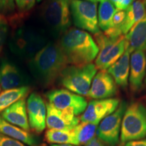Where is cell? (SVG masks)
I'll use <instances>...</instances> for the list:
<instances>
[{"instance_id":"1","label":"cell","mask_w":146,"mask_h":146,"mask_svg":"<svg viewBox=\"0 0 146 146\" xmlns=\"http://www.w3.org/2000/svg\"><path fill=\"white\" fill-rule=\"evenodd\" d=\"M68 64L60 44L49 43L31 58L29 68L38 81L49 85L60 78Z\"/></svg>"},{"instance_id":"2","label":"cell","mask_w":146,"mask_h":146,"mask_svg":"<svg viewBox=\"0 0 146 146\" xmlns=\"http://www.w3.org/2000/svg\"><path fill=\"white\" fill-rule=\"evenodd\" d=\"M60 45L68 64L74 66L91 64L100 52L90 34L75 28L69 29L63 35Z\"/></svg>"},{"instance_id":"3","label":"cell","mask_w":146,"mask_h":146,"mask_svg":"<svg viewBox=\"0 0 146 146\" xmlns=\"http://www.w3.org/2000/svg\"><path fill=\"white\" fill-rule=\"evenodd\" d=\"M42 14L51 33L63 35L71 25L70 0H47Z\"/></svg>"},{"instance_id":"4","label":"cell","mask_w":146,"mask_h":146,"mask_svg":"<svg viewBox=\"0 0 146 146\" xmlns=\"http://www.w3.org/2000/svg\"><path fill=\"white\" fill-rule=\"evenodd\" d=\"M96 73L97 68L94 64L69 66L60 75V82L64 87L74 94L87 96Z\"/></svg>"},{"instance_id":"5","label":"cell","mask_w":146,"mask_h":146,"mask_svg":"<svg viewBox=\"0 0 146 146\" xmlns=\"http://www.w3.org/2000/svg\"><path fill=\"white\" fill-rule=\"evenodd\" d=\"M146 137V108L135 102L127 108L120 129L123 143Z\"/></svg>"},{"instance_id":"6","label":"cell","mask_w":146,"mask_h":146,"mask_svg":"<svg viewBox=\"0 0 146 146\" xmlns=\"http://www.w3.org/2000/svg\"><path fill=\"white\" fill-rule=\"evenodd\" d=\"M97 45L100 52L96 60L97 69L105 70L119 60L129 46L126 36L122 35L116 39H110L104 35H95Z\"/></svg>"},{"instance_id":"7","label":"cell","mask_w":146,"mask_h":146,"mask_svg":"<svg viewBox=\"0 0 146 146\" xmlns=\"http://www.w3.org/2000/svg\"><path fill=\"white\" fill-rule=\"evenodd\" d=\"M46 44L45 38L37 32L28 28H21L12 35L10 48L20 57L32 58Z\"/></svg>"},{"instance_id":"8","label":"cell","mask_w":146,"mask_h":146,"mask_svg":"<svg viewBox=\"0 0 146 146\" xmlns=\"http://www.w3.org/2000/svg\"><path fill=\"white\" fill-rule=\"evenodd\" d=\"M70 12L74 25L95 35L100 33L96 2L86 0H70Z\"/></svg>"},{"instance_id":"9","label":"cell","mask_w":146,"mask_h":146,"mask_svg":"<svg viewBox=\"0 0 146 146\" xmlns=\"http://www.w3.org/2000/svg\"><path fill=\"white\" fill-rule=\"evenodd\" d=\"M127 108V104L122 102L114 112L104 118L98 127V137L108 145L114 146L119 141L122 120Z\"/></svg>"},{"instance_id":"10","label":"cell","mask_w":146,"mask_h":146,"mask_svg":"<svg viewBox=\"0 0 146 146\" xmlns=\"http://www.w3.org/2000/svg\"><path fill=\"white\" fill-rule=\"evenodd\" d=\"M49 103L61 110H68L75 116L85 112L87 106L85 98L67 89H54L46 94Z\"/></svg>"},{"instance_id":"11","label":"cell","mask_w":146,"mask_h":146,"mask_svg":"<svg viewBox=\"0 0 146 146\" xmlns=\"http://www.w3.org/2000/svg\"><path fill=\"white\" fill-rule=\"evenodd\" d=\"M119 105L120 100L117 98L93 100L87 104L81 120L98 125L103 118L114 112Z\"/></svg>"},{"instance_id":"12","label":"cell","mask_w":146,"mask_h":146,"mask_svg":"<svg viewBox=\"0 0 146 146\" xmlns=\"http://www.w3.org/2000/svg\"><path fill=\"white\" fill-rule=\"evenodd\" d=\"M30 128L36 133L43 132L46 127L47 108L44 100L36 93H32L27 102Z\"/></svg>"},{"instance_id":"13","label":"cell","mask_w":146,"mask_h":146,"mask_svg":"<svg viewBox=\"0 0 146 146\" xmlns=\"http://www.w3.org/2000/svg\"><path fill=\"white\" fill-rule=\"evenodd\" d=\"M29 78L16 64L7 60L0 62V87L8 90L27 86Z\"/></svg>"},{"instance_id":"14","label":"cell","mask_w":146,"mask_h":146,"mask_svg":"<svg viewBox=\"0 0 146 146\" xmlns=\"http://www.w3.org/2000/svg\"><path fill=\"white\" fill-rule=\"evenodd\" d=\"M46 108V126L50 129L70 130L79 123V119L70 111L61 110L50 103Z\"/></svg>"},{"instance_id":"15","label":"cell","mask_w":146,"mask_h":146,"mask_svg":"<svg viewBox=\"0 0 146 146\" xmlns=\"http://www.w3.org/2000/svg\"><path fill=\"white\" fill-rule=\"evenodd\" d=\"M117 92V87L112 76L106 70L96 73L87 96L93 99L103 100L114 96Z\"/></svg>"},{"instance_id":"16","label":"cell","mask_w":146,"mask_h":146,"mask_svg":"<svg viewBox=\"0 0 146 146\" xmlns=\"http://www.w3.org/2000/svg\"><path fill=\"white\" fill-rule=\"evenodd\" d=\"M1 116L8 123L23 130L27 131L30 130L25 98L18 100L5 109L1 112Z\"/></svg>"},{"instance_id":"17","label":"cell","mask_w":146,"mask_h":146,"mask_svg":"<svg viewBox=\"0 0 146 146\" xmlns=\"http://www.w3.org/2000/svg\"><path fill=\"white\" fill-rule=\"evenodd\" d=\"M146 71V57L141 50L133 51L131 56L129 84L133 91L139 90L143 85Z\"/></svg>"},{"instance_id":"18","label":"cell","mask_w":146,"mask_h":146,"mask_svg":"<svg viewBox=\"0 0 146 146\" xmlns=\"http://www.w3.org/2000/svg\"><path fill=\"white\" fill-rule=\"evenodd\" d=\"M132 52V50L128 47L119 60L111 66L107 71L114 78L116 85L123 88H126L128 85L130 70V54Z\"/></svg>"},{"instance_id":"19","label":"cell","mask_w":146,"mask_h":146,"mask_svg":"<svg viewBox=\"0 0 146 146\" xmlns=\"http://www.w3.org/2000/svg\"><path fill=\"white\" fill-rule=\"evenodd\" d=\"M0 133L27 144L29 146H36L39 143V139L33 135L29 131L8 123L0 116Z\"/></svg>"},{"instance_id":"20","label":"cell","mask_w":146,"mask_h":146,"mask_svg":"<svg viewBox=\"0 0 146 146\" xmlns=\"http://www.w3.org/2000/svg\"><path fill=\"white\" fill-rule=\"evenodd\" d=\"M125 36L132 52L146 50V15L131 28Z\"/></svg>"},{"instance_id":"21","label":"cell","mask_w":146,"mask_h":146,"mask_svg":"<svg viewBox=\"0 0 146 146\" xmlns=\"http://www.w3.org/2000/svg\"><path fill=\"white\" fill-rule=\"evenodd\" d=\"M126 16L125 21L120 25L123 34H127L131 28L135 24L139 22L146 15V8L143 1L137 0L132 3V5L125 10Z\"/></svg>"},{"instance_id":"22","label":"cell","mask_w":146,"mask_h":146,"mask_svg":"<svg viewBox=\"0 0 146 146\" xmlns=\"http://www.w3.org/2000/svg\"><path fill=\"white\" fill-rule=\"evenodd\" d=\"M45 139L48 143H50L78 145L73 129L70 130L49 129L45 132Z\"/></svg>"},{"instance_id":"23","label":"cell","mask_w":146,"mask_h":146,"mask_svg":"<svg viewBox=\"0 0 146 146\" xmlns=\"http://www.w3.org/2000/svg\"><path fill=\"white\" fill-rule=\"evenodd\" d=\"M30 91L28 86L8 89L0 94V112H2L18 100L25 98Z\"/></svg>"},{"instance_id":"24","label":"cell","mask_w":146,"mask_h":146,"mask_svg":"<svg viewBox=\"0 0 146 146\" xmlns=\"http://www.w3.org/2000/svg\"><path fill=\"white\" fill-rule=\"evenodd\" d=\"M117 11L114 5L109 0L100 2L98 9V25L104 31L110 28L113 16Z\"/></svg>"},{"instance_id":"25","label":"cell","mask_w":146,"mask_h":146,"mask_svg":"<svg viewBox=\"0 0 146 146\" xmlns=\"http://www.w3.org/2000/svg\"><path fill=\"white\" fill-rule=\"evenodd\" d=\"M97 126L92 123L82 122L73 129L78 145H86L94 138L97 131Z\"/></svg>"},{"instance_id":"26","label":"cell","mask_w":146,"mask_h":146,"mask_svg":"<svg viewBox=\"0 0 146 146\" xmlns=\"http://www.w3.org/2000/svg\"><path fill=\"white\" fill-rule=\"evenodd\" d=\"M8 34V25L3 16H0V52L2 50Z\"/></svg>"},{"instance_id":"27","label":"cell","mask_w":146,"mask_h":146,"mask_svg":"<svg viewBox=\"0 0 146 146\" xmlns=\"http://www.w3.org/2000/svg\"><path fill=\"white\" fill-rule=\"evenodd\" d=\"M14 9L15 0H0V12L1 14H10Z\"/></svg>"},{"instance_id":"28","label":"cell","mask_w":146,"mask_h":146,"mask_svg":"<svg viewBox=\"0 0 146 146\" xmlns=\"http://www.w3.org/2000/svg\"><path fill=\"white\" fill-rule=\"evenodd\" d=\"M0 146H25L22 142L0 133Z\"/></svg>"},{"instance_id":"29","label":"cell","mask_w":146,"mask_h":146,"mask_svg":"<svg viewBox=\"0 0 146 146\" xmlns=\"http://www.w3.org/2000/svg\"><path fill=\"white\" fill-rule=\"evenodd\" d=\"M126 16V12L124 10H118L116 11V13L113 16L112 20V25L111 27H120L125 21Z\"/></svg>"},{"instance_id":"30","label":"cell","mask_w":146,"mask_h":146,"mask_svg":"<svg viewBox=\"0 0 146 146\" xmlns=\"http://www.w3.org/2000/svg\"><path fill=\"white\" fill-rule=\"evenodd\" d=\"M135 0H118L116 4L114 5L118 10H127L132 5Z\"/></svg>"},{"instance_id":"31","label":"cell","mask_w":146,"mask_h":146,"mask_svg":"<svg viewBox=\"0 0 146 146\" xmlns=\"http://www.w3.org/2000/svg\"><path fill=\"white\" fill-rule=\"evenodd\" d=\"M125 146H146V139L137 141H128L125 143Z\"/></svg>"},{"instance_id":"32","label":"cell","mask_w":146,"mask_h":146,"mask_svg":"<svg viewBox=\"0 0 146 146\" xmlns=\"http://www.w3.org/2000/svg\"><path fill=\"white\" fill-rule=\"evenodd\" d=\"M85 146H105L104 144L103 143V142L101 139H100L99 138L94 137V139L91 140L90 141L88 142Z\"/></svg>"},{"instance_id":"33","label":"cell","mask_w":146,"mask_h":146,"mask_svg":"<svg viewBox=\"0 0 146 146\" xmlns=\"http://www.w3.org/2000/svg\"><path fill=\"white\" fill-rule=\"evenodd\" d=\"M51 146H74V145H69V144H52Z\"/></svg>"},{"instance_id":"34","label":"cell","mask_w":146,"mask_h":146,"mask_svg":"<svg viewBox=\"0 0 146 146\" xmlns=\"http://www.w3.org/2000/svg\"><path fill=\"white\" fill-rule=\"evenodd\" d=\"M109 1H110V2L112 3L113 5H115L116 4V3H117V1H118V0H109Z\"/></svg>"},{"instance_id":"35","label":"cell","mask_w":146,"mask_h":146,"mask_svg":"<svg viewBox=\"0 0 146 146\" xmlns=\"http://www.w3.org/2000/svg\"><path fill=\"white\" fill-rule=\"evenodd\" d=\"M105 1V0H95V1H100V2H102V1Z\"/></svg>"},{"instance_id":"36","label":"cell","mask_w":146,"mask_h":146,"mask_svg":"<svg viewBox=\"0 0 146 146\" xmlns=\"http://www.w3.org/2000/svg\"><path fill=\"white\" fill-rule=\"evenodd\" d=\"M143 3H144V5H145V8H146V0H144Z\"/></svg>"},{"instance_id":"37","label":"cell","mask_w":146,"mask_h":146,"mask_svg":"<svg viewBox=\"0 0 146 146\" xmlns=\"http://www.w3.org/2000/svg\"><path fill=\"white\" fill-rule=\"evenodd\" d=\"M15 1H16V4H17L18 2H20V1H21V0H15Z\"/></svg>"},{"instance_id":"38","label":"cell","mask_w":146,"mask_h":146,"mask_svg":"<svg viewBox=\"0 0 146 146\" xmlns=\"http://www.w3.org/2000/svg\"><path fill=\"white\" fill-rule=\"evenodd\" d=\"M86 1H93V2H96L95 0H86Z\"/></svg>"},{"instance_id":"39","label":"cell","mask_w":146,"mask_h":146,"mask_svg":"<svg viewBox=\"0 0 146 146\" xmlns=\"http://www.w3.org/2000/svg\"><path fill=\"white\" fill-rule=\"evenodd\" d=\"M41 1H42V0H36V1H37V2H40Z\"/></svg>"},{"instance_id":"40","label":"cell","mask_w":146,"mask_h":146,"mask_svg":"<svg viewBox=\"0 0 146 146\" xmlns=\"http://www.w3.org/2000/svg\"><path fill=\"white\" fill-rule=\"evenodd\" d=\"M145 84L146 85V77H145Z\"/></svg>"},{"instance_id":"41","label":"cell","mask_w":146,"mask_h":146,"mask_svg":"<svg viewBox=\"0 0 146 146\" xmlns=\"http://www.w3.org/2000/svg\"><path fill=\"white\" fill-rule=\"evenodd\" d=\"M0 92H1V87H0Z\"/></svg>"}]
</instances>
